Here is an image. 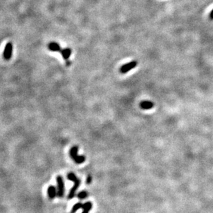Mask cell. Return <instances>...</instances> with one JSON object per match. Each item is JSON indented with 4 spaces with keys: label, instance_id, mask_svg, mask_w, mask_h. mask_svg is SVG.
Returning <instances> with one entry per match:
<instances>
[{
    "label": "cell",
    "instance_id": "obj_1",
    "mask_svg": "<svg viewBox=\"0 0 213 213\" xmlns=\"http://www.w3.org/2000/svg\"><path fill=\"white\" fill-rule=\"evenodd\" d=\"M67 179L71 181H73L74 184L73 186L72 187V188L71 189V190L69 192L68 195L69 199H73L74 197V196L76 195V190H77L78 188L80 186V179H78V178L76 177L75 174L72 172H70L68 174V175H67Z\"/></svg>",
    "mask_w": 213,
    "mask_h": 213
},
{
    "label": "cell",
    "instance_id": "obj_2",
    "mask_svg": "<svg viewBox=\"0 0 213 213\" xmlns=\"http://www.w3.org/2000/svg\"><path fill=\"white\" fill-rule=\"evenodd\" d=\"M78 146H73L71 149L70 150V156L71 157L74 161L76 162L77 164H81L82 163H84L86 158H85V156L83 155H78Z\"/></svg>",
    "mask_w": 213,
    "mask_h": 213
},
{
    "label": "cell",
    "instance_id": "obj_3",
    "mask_svg": "<svg viewBox=\"0 0 213 213\" xmlns=\"http://www.w3.org/2000/svg\"><path fill=\"white\" fill-rule=\"evenodd\" d=\"M56 181L57 185V196L60 198L64 196V183L61 176H57L56 177Z\"/></svg>",
    "mask_w": 213,
    "mask_h": 213
},
{
    "label": "cell",
    "instance_id": "obj_4",
    "mask_svg": "<svg viewBox=\"0 0 213 213\" xmlns=\"http://www.w3.org/2000/svg\"><path fill=\"white\" fill-rule=\"evenodd\" d=\"M137 62L136 61H131L130 62H128L124 65H122L121 66V68L120 69V71L122 73H126L128 72V71H131V69H133L134 68L137 66Z\"/></svg>",
    "mask_w": 213,
    "mask_h": 213
},
{
    "label": "cell",
    "instance_id": "obj_5",
    "mask_svg": "<svg viewBox=\"0 0 213 213\" xmlns=\"http://www.w3.org/2000/svg\"><path fill=\"white\" fill-rule=\"evenodd\" d=\"M13 53V45L11 42L6 44L5 48H4L3 56L6 60H9L11 58Z\"/></svg>",
    "mask_w": 213,
    "mask_h": 213
},
{
    "label": "cell",
    "instance_id": "obj_6",
    "mask_svg": "<svg viewBox=\"0 0 213 213\" xmlns=\"http://www.w3.org/2000/svg\"><path fill=\"white\" fill-rule=\"evenodd\" d=\"M154 103L150 100H143L140 103V107L144 110H151L154 107Z\"/></svg>",
    "mask_w": 213,
    "mask_h": 213
},
{
    "label": "cell",
    "instance_id": "obj_7",
    "mask_svg": "<svg viewBox=\"0 0 213 213\" xmlns=\"http://www.w3.org/2000/svg\"><path fill=\"white\" fill-rule=\"evenodd\" d=\"M48 196H49V198L51 199H53L55 196H57V190L56 188L54 186H51L48 187Z\"/></svg>",
    "mask_w": 213,
    "mask_h": 213
},
{
    "label": "cell",
    "instance_id": "obj_8",
    "mask_svg": "<svg viewBox=\"0 0 213 213\" xmlns=\"http://www.w3.org/2000/svg\"><path fill=\"white\" fill-rule=\"evenodd\" d=\"M48 48L51 51L54 52H60L61 51V48L59 44L56 42H51L48 45Z\"/></svg>",
    "mask_w": 213,
    "mask_h": 213
},
{
    "label": "cell",
    "instance_id": "obj_9",
    "mask_svg": "<svg viewBox=\"0 0 213 213\" xmlns=\"http://www.w3.org/2000/svg\"><path fill=\"white\" fill-rule=\"evenodd\" d=\"M60 53H61L62 56L64 60H69V57L71 55V48H64V49L61 50Z\"/></svg>",
    "mask_w": 213,
    "mask_h": 213
},
{
    "label": "cell",
    "instance_id": "obj_10",
    "mask_svg": "<svg viewBox=\"0 0 213 213\" xmlns=\"http://www.w3.org/2000/svg\"><path fill=\"white\" fill-rule=\"evenodd\" d=\"M91 208H92V203L91 202H89V201L84 203L82 205V209L83 210H85V211L89 212V210H91Z\"/></svg>",
    "mask_w": 213,
    "mask_h": 213
},
{
    "label": "cell",
    "instance_id": "obj_11",
    "mask_svg": "<svg viewBox=\"0 0 213 213\" xmlns=\"http://www.w3.org/2000/svg\"><path fill=\"white\" fill-rule=\"evenodd\" d=\"M82 205H83V204L81 203H76V204L73 205L72 209H71V213H75L78 210L80 209V208H82Z\"/></svg>",
    "mask_w": 213,
    "mask_h": 213
},
{
    "label": "cell",
    "instance_id": "obj_12",
    "mask_svg": "<svg viewBox=\"0 0 213 213\" xmlns=\"http://www.w3.org/2000/svg\"><path fill=\"white\" fill-rule=\"evenodd\" d=\"M87 196H88V193L86 191L80 192V193L78 194V197L80 199H84L87 198Z\"/></svg>",
    "mask_w": 213,
    "mask_h": 213
},
{
    "label": "cell",
    "instance_id": "obj_13",
    "mask_svg": "<svg viewBox=\"0 0 213 213\" xmlns=\"http://www.w3.org/2000/svg\"><path fill=\"white\" fill-rule=\"evenodd\" d=\"M91 181H92V178L91 176H88L87 177V184H90L91 183Z\"/></svg>",
    "mask_w": 213,
    "mask_h": 213
},
{
    "label": "cell",
    "instance_id": "obj_14",
    "mask_svg": "<svg viewBox=\"0 0 213 213\" xmlns=\"http://www.w3.org/2000/svg\"><path fill=\"white\" fill-rule=\"evenodd\" d=\"M210 17L211 20H213V10L211 11V13L210 14Z\"/></svg>",
    "mask_w": 213,
    "mask_h": 213
},
{
    "label": "cell",
    "instance_id": "obj_15",
    "mask_svg": "<svg viewBox=\"0 0 213 213\" xmlns=\"http://www.w3.org/2000/svg\"><path fill=\"white\" fill-rule=\"evenodd\" d=\"M82 213H89V212H87V211H85V210H83V212Z\"/></svg>",
    "mask_w": 213,
    "mask_h": 213
}]
</instances>
